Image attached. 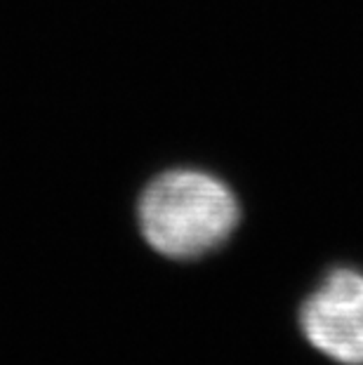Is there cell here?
<instances>
[{
	"label": "cell",
	"mask_w": 363,
	"mask_h": 365,
	"mask_svg": "<svg viewBox=\"0 0 363 365\" xmlns=\"http://www.w3.org/2000/svg\"><path fill=\"white\" fill-rule=\"evenodd\" d=\"M241 222L231 186L198 168L156 175L137 200V227L153 252L191 262L218 252Z\"/></svg>",
	"instance_id": "1"
},
{
	"label": "cell",
	"mask_w": 363,
	"mask_h": 365,
	"mask_svg": "<svg viewBox=\"0 0 363 365\" xmlns=\"http://www.w3.org/2000/svg\"><path fill=\"white\" fill-rule=\"evenodd\" d=\"M300 328L316 351L339 365H363V271L339 267L309 292Z\"/></svg>",
	"instance_id": "2"
}]
</instances>
